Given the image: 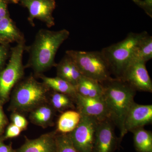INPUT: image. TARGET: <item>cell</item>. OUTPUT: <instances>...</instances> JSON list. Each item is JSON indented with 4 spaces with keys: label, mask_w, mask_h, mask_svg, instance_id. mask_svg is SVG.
<instances>
[{
    "label": "cell",
    "mask_w": 152,
    "mask_h": 152,
    "mask_svg": "<svg viewBox=\"0 0 152 152\" xmlns=\"http://www.w3.org/2000/svg\"><path fill=\"white\" fill-rule=\"evenodd\" d=\"M78 68L82 75L100 83L112 78L108 64L102 51L66 52Z\"/></svg>",
    "instance_id": "obj_4"
},
{
    "label": "cell",
    "mask_w": 152,
    "mask_h": 152,
    "mask_svg": "<svg viewBox=\"0 0 152 152\" xmlns=\"http://www.w3.org/2000/svg\"><path fill=\"white\" fill-rule=\"evenodd\" d=\"M146 31L131 32L122 41L102 49L111 72L116 78H121L124 72L132 61L133 56L140 42L146 35Z\"/></svg>",
    "instance_id": "obj_3"
},
{
    "label": "cell",
    "mask_w": 152,
    "mask_h": 152,
    "mask_svg": "<svg viewBox=\"0 0 152 152\" xmlns=\"http://www.w3.org/2000/svg\"><path fill=\"white\" fill-rule=\"evenodd\" d=\"M56 152H79L71 141L68 134L56 137Z\"/></svg>",
    "instance_id": "obj_21"
},
{
    "label": "cell",
    "mask_w": 152,
    "mask_h": 152,
    "mask_svg": "<svg viewBox=\"0 0 152 152\" xmlns=\"http://www.w3.org/2000/svg\"><path fill=\"white\" fill-rule=\"evenodd\" d=\"M77 93L89 97H102L103 89L102 84L93 79L83 76L75 86Z\"/></svg>",
    "instance_id": "obj_15"
},
{
    "label": "cell",
    "mask_w": 152,
    "mask_h": 152,
    "mask_svg": "<svg viewBox=\"0 0 152 152\" xmlns=\"http://www.w3.org/2000/svg\"><path fill=\"white\" fill-rule=\"evenodd\" d=\"M113 123L109 118L98 124L92 152H114L120 145L114 131Z\"/></svg>",
    "instance_id": "obj_10"
},
{
    "label": "cell",
    "mask_w": 152,
    "mask_h": 152,
    "mask_svg": "<svg viewBox=\"0 0 152 152\" xmlns=\"http://www.w3.org/2000/svg\"><path fill=\"white\" fill-rule=\"evenodd\" d=\"M53 116V110L49 107H42L33 113L34 120L38 124H45L50 121Z\"/></svg>",
    "instance_id": "obj_23"
},
{
    "label": "cell",
    "mask_w": 152,
    "mask_h": 152,
    "mask_svg": "<svg viewBox=\"0 0 152 152\" xmlns=\"http://www.w3.org/2000/svg\"><path fill=\"white\" fill-rule=\"evenodd\" d=\"M145 64L139 61L131 62L121 79L136 91L152 93V82Z\"/></svg>",
    "instance_id": "obj_8"
},
{
    "label": "cell",
    "mask_w": 152,
    "mask_h": 152,
    "mask_svg": "<svg viewBox=\"0 0 152 152\" xmlns=\"http://www.w3.org/2000/svg\"><path fill=\"white\" fill-rule=\"evenodd\" d=\"M75 99L78 111L81 114L93 117L99 121L109 118L108 113L103 96L89 97L77 93Z\"/></svg>",
    "instance_id": "obj_12"
},
{
    "label": "cell",
    "mask_w": 152,
    "mask_h": 152,
    "mask_svg": "<svg viewBox=\"0 0 152 152\" xmlns=\"http://www.w3.org/2000/svg\"><path fill=\"white\" fill-rule=\"evenodd\" d=\"M21 130V129L18 127L14 124H12L9 126L6 131L5 138L6 139L18 137L20 134Z\"/></svg>",
    "instance_id": "obj_25"
},
{
    "label": "cell",
    "mask_w": 152,
    "mask_h": 152,
    "mask_svg": "<svg viewBox=\"0 0 152 152\" xmlns=\"http://www.w3.org/2000/svg\"><path fill=\"white\" fill-rule=\"evenodd\" d=\"M81 118V114L78 111L69 110L63 113L59 118L58 130L63 134H68L75 129Z\"/></svg>",
    "instance_id": "obj_17"
},
{
    "label": "cell",
    "mask_w": 152,
    "mask_h": 152,
    "mask_svg": "<svg viewBox=\"0 0 152 152\" xmlns=\"http://www.w3.org/2000/svg\"><path fill=\"white\" fill-rule=\"evenodd\" d=\"M152 122V105H142L134 102L128 111L124 121L126 134L139 128L144 127Z\"/></svg>",
    "instance_id": "obj_11"
},
{
    "label": "cell",
    "mask_w": 152,
    "mask_h": 152,
    "mask_svg": "<svg viewBox=\"0 0 152 152\" xmlns=\"http://www.w3.org/2000/svg\"><path fill=\"white\" fill-rule=\"evenodd\" d=\"M0 39L2 43L19 42L23 40L21 34L9 15L0 20Z\"/></svg>",
    "instance_id": "obj_16"
},
{
    "label": "cell",
    "mask_w": 152,
    "mask_h": 152,
    "mask_svg": "<svg viewBox=\"0 0 152 152\" xmlns=\"http://www.w3.org/2000/svg\"><path fill=\"white\" fill-rule=\"evenodd\" d=\"M8 55V50L4 45H0V67L5 61Z\"/></svg>",
    "instance_id": "obj_28"
},
{
    "label": "cell",
    "mask_w": 152,
    "mask_h": 152,
    "mask_svg": "<svg viewBox=\"0 0 152 152\" xmlns=\"http://www.w3.org/2000/svg\"><path fill=\"white\" fill-rule=\"evenodd\" d=\"M6 123V118L1 106L0 105V133L2 131Z\"/></svg>",
    "instance_id": "obj_30"
},
{
    "label": "cell",
    "mask_w": 152,
    "mask_h": 152,
    "mask_svg": "<svg viewBox=\"0 0 152 152\" xmlns=\"http://www.w3.org/2000/svg\"><path fill=\"white\" fill-rule=\"evenodd\" d=\"M44 87L31 78L22 84L15 94L14 102L18 107L26 109L39 103L45 97Z\"/></svg>",
    "instance_id": "obj_7"
},
{
    "label": "cell",
    "mask_w": 152,
    "mask_h": 152,
    "mask_svg": "<svg viewBox=\"0 0 152 152\" xmlns=\"http://www.w3.org/2000/svg\"><path fill=\"white\" fill-rule=\"evenodd\" d=\"M7 1L0 0V20L9 15Z\"/></svg>",
    "instance_id": "obj_27"
},
{
    "label": "cell",
    "mask_w": 152,
    "mask_h": 152,
    "mask_svg": "<svg viewBox=\"0 0 152 152\" xmlns=\"http://www.w3.org/2000/svg\"><path fill=\"white\" fill-rule=\"evenodd\" d=\"M132 1L142 9L149 16L152 18V0H132Z\"/></svg>",
    "instance_id": "obj_24"
},
{
    "label": "cell",
    "mask_w": 152,
    "mask_h": 152,
    "mask_svg": "<svg viewBox=\"0 0 152 152\" xmlns=\"http://www.w3.org/2000/svg\"><path fill=\"white\" fill-rule=\"evenodd\" d=\"M99 121L94 118L81 114L78 125L72 132L68 134L74 146L79 152H93Z\"/></svg>",
    "instance_id": "obj_6"
},
{
    "label": "cell",
    "mask_w": 152,
    "mask_h": 152,
    "mask_svg": "<svg viewBox=\"0 0 152 152\" xmlns=\"http://www.w3.org/2000/svg\"><path fill=\"white\" fill-rule=\"evenodd\" d=\"M45 83L58 92L69 95L75 99L77 92L75 86L70 83L59 77H42Z\"/></svg>",
    "instance_id": "obj_19"
},
{
    "label": "cell",
    "mask_w": 152,
    "mask_h": 152,
    "mask_svg": "<svg viewBox=\"0 0 152 152\" xmlns=\"http://www.w3.org/2000/svg\"><path fill=\"white\" fill-rule=\"evenodd\" d=\"M56 137L45 134L34 140H28L17 152H56Z\"/></svg>",
    "instance_id": "obj_13"
},
{
    "label": "cell",
    "mask_w": 152,
    "mask_h": 152,
    "mask_svg": "<svg viewBox=\"0 0 152 152\" xmlns=\"http://www.w3.org/2000/svg\"><path fill=\"white\" fill-rule=\"evenodd\" d=\"M19 2L29 12L28 20L34 24V19L43 22L48 27L55 25L53 13L56 7L55 0H19Z\"/></svg>",
    "instance_id": "obj_9"
},
{
    "label": "cell",
    "mask_w": 152,
    "mask_h": 152,
    "mask_svg": "<svg viewBox=\"0 0 152 152\" xmlns=\"http://www.w3.org/2000/svg\"><path fill=\"white\" fill-rule=\"evenodd\" d=\"M0 43H2V42L1 41V39H0Z\"/></svg>",
    "instance_id": "obj_32"
},
{
    "label": "cell",
    "mask_w": 152,
    "mask_h": 152,
    "mask_svg": "<svg viewBox=\"0 0 152 152\" xmlns=\"http://www.w3.org/2000/svg\"><path fill=\"white\" fill-rule=\"evenodd\" d=\"M69 34V32L66 29L39 31L31 49L30 56V64L35 72H42L54 65L57 51Z\"/></svg>",
    "instance_id": "obj_2"
},
{
    "label": "cell",
    "mask_w": 152,
    "mask_h": 152,
    "mask_svg": "<svg viewBox=\"0 0 152 152\" xmlns=\"http://www.w3.org/2000/svg\"><path fill=\"white\" fill-rule=\"evenodd\" d=\"M24 40L20 41L12 49L10 58L7 67L0 72V99H7L11 89L23 74V56Z\"/></svg>",
    "instance_id": "obj_5"
},
{
    "label": "cell",
    "mask_w": 152,
    "mask_h": 152,
    "mask_svg": "<svg viewBox=\"0 0 152 152\" xmlns=\"http://www.w3.org/2000/svg\"><path fill=\"white\" fill-rule=\"evenodd\" d=\"M134 147L137 152H152V133L144 127L132 131Z\"/></svg>",
    "instance_id": "obj_18"
},
{
    "label": "cell",
    "mask_w": 152,
    "mask_h": 152,
    "mask_svg": "<svg viewBox=\"0 0 152 152\" xmlns=\"http://www.w3.org/2000/svg\"><path fill=\"white\" fill-rule=\"evenodd\" d=\"M52 103L55 108L62 110L73 106L72 101L67 95L58 92L55 93L52 96Z\"/></svg>",
    "instance_id": "obj_22"
},
{
    "label": "cell",
    "mask_w": 152,
    "mask_h": 152,
    "mask_svg": "<svg viewBox=\"0 0 152 152\" xmlns=\"http://www.w3.org/2000/svg\"><path fill=\"white\" fill-rule=\"evenodd\" d=\"M103 89V98L109 118L120 131L121 143L125 135L124 121L129 109L134 102L136 90L121 79L113 78L101 83Z\"/></svg>",
    "instance_id": "obj_1"
},
{
    "label": "cell",
    "mask_w": 152,
    "mask_h": 152,
    "mask_svg": "<svg viewBox=\"0 0 152 152\" xmlns=\"http://www.w3.org/2000/svg\"><path fill=\"white\" fill-rule=\"evenodd\" d=\"M152 58V37L146 35L140 42L133 56L132 61L146 63Z\"/></svg>",
    "instance_id": "obj_20"
},
{
    "label": "cell",
    "mask_w": 152,
    "mask_h": 152,
    "mask_svg": "<svg viewBox=\"0 0 152 152\" xmlns=\"http://www.w3.org/2000/svg\"><path fill=\"white\" fill-rule=\"evenodd\" d=\"M13 124L20 129H25L27 126V121L24 117L19 114H15L12 117Z\"/></svg>",
    "instance_id": "obj_26"
},
{
    "label": "cell",
    "mask_w": 152,
    "mask_h": 152,
    "mask_svg": "<svg viewBox=\"0 0 152 152\" xmlns=\"http://www.w3.org/2000/svg\"><path fill=\"white\" fill-rule=\"evenodd\" d=\"M0 152H14L10 147L6 145L0 139Z\"/></svg>",
    "instance_id": "obj_29"
},
{
    "label": "cell",
    "mask_w": 152,
    "mask_h": 152,
    "mask_svg": "<svg viewBox=\"0 0 152 152\" xmlns=\"http://www.w3.org/2000/svg\"><path fill=\"white\" fill-rule=\"evenodd\" d=\"M57 74L58 77L75 86L83 76L74 61L66 54L57 66Z\"/></svg>",
    "instance_id": "obj_14"
},
{
    "label": "cell",
    "mask_w": 152,
    "mask_h": 152,
    "mask_svg": "<svg viewBox=\"0 0 152 152\" xmlns=\"http://www.w3.org/2000/svg\"><path fill=\"white\" fill-rule=\"evenodd\" d=\"M7 1H9L15 4H18L19 3V0H7Z\"/></svg>",
    "instance_id": "obj_31"
}]
</instances>
